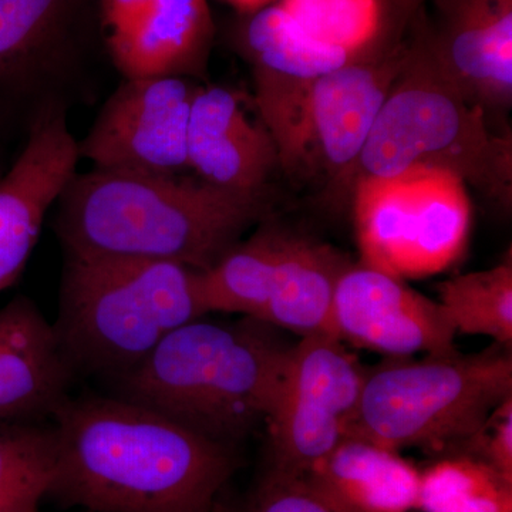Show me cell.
<instances>
[{"mask_svg": "<svg viewBox=\"0 0 512 512\" xmlns=\"http://www.w3.org/2000/svg\"><path fill=\"white\" fill-rule=\"evenodd\" d=\"M49 494L93 512H212L231 446L121 397L66 400L52 417Z\"/></svg>", "mask_w": 512, "mask_h": 512, "instance_id": "1", "label": "cell"}, {"mask_svg": "<svg viewBox=\"0 0 512 512\" xmlns=\"http://www.w3.org/2000/svg\"><path fill=\"white\" fill-rule=\"evenodd\" d=\"M64 251L131 256L207 271L265 215L264 191L197 175L74 173L56 201Z\"/></svg>", "mask_w": 512, "mask_h": 512, "instance_id": "2", "label": "cell"}, {"mask_svg": "<svg viewBox=\"0 0 512 512\" xmlns=\"http://www.w3.org/2000/svg\"><path fill=\"white\" fill-rule=\"evenodd\" d=\"M204 318L173 330L111 383L117 397L231 446L266 424L292 346L259 320Z\"/></svg>", "mask_w": 512, "mask_h": 512, "instance_id": "3", "label": "cell"}, {"mask_svg": "<svg viewBox=\"0 0 512 512\" xmlns=\"http://www.w3.org/2000/svg\"><path fill=\"white\" fill-rule=\"evenodd\" d=\"M200 272L153 259L64 251L53 328L76 375L111 382L173 330L207 316Z\"/></svg>", "mask_w": 512, "mask_h": 512, "instance_id": "4", "label": "cell"}, {"mask_svg": "<svg viewBox=\"0 0 512 512\" xmlns=\"http://www.w3.org/2000/svg\"><path fill=\"white\" fill-rule=\"evenodd\" d=\"M409 29V57L384 101L350 184L417 167L443 170L510 210V131L495 128V117L448 79L413 20Z\"/></svg>", "mask_w": 512, "mask_h": 512, "instance_id": "5", "label": "cell"}, {"mask_svg": "<svg viewBox=\"0 0 512 512\" xmlns=\"http://www.w3.org/2000/svg\"><path fill=\"white\" fill-rule=\"evenodd\" d=\"M512 397L510 348L386 359L366 370L348 436L399 453L466 444Z\"/></svg>", "mask_w": 512, "mask_h": 512, "instance_id": "6", "label": "cell"}, {"mask_svg": "<svg viewBox=\"0 0 512 512\" xmlns=\"http://www.w3.org/2000/svg\"><path fill=\"white\" fill-rule=\"evenodd\" d=\"M352 187L359 264L404 281L447 271L466 251L473 207L456 174L417 167Z\"/></svg>", "mask_w": 512, "mask_h": 512, "instance_id": "7", "label": "cell"}, {"mask_svg": "<svg viewBox=\"0 0 512 512\" xmlns=\"http://www.w3.org/2000/svg\"><path fill=\"white\" fill-rule=\"evenodd\" d=\"M365 375L333 336H305L292 346L266 420L272 470L305 476L348 436Z\"/></svg>", "mask_w": 512, "mask_h": 512, "instance_id": "8", "label": "cell"}, {"mask_svg": "<svg viewBox=\"0 0 512 512\" xmlns=\"http://www.w3.org/2000/svg\"><path fill=\"white\" fill-rule=\"evenodd\" d=\"M237 45L254 76L259 119L278 148L286 171L306 163L305 120L309 97L323 74L352 57L309 36L279 3L239 25Z\"/></svg>", "mask_w": 512, "mask_h": 512, "instance_id": "9", "label": "cell"}, {"mask_svg": "<svg viewBox=\"0 0 512 512\" xmlns=\"http://www.w3.org/2000/svg\"><path fill=\"white\" fill-rule=\"evenodd\" d=\"M197 87L174 76L124 79L101 107L79 157L96 170L134 174H184L187 137Z\"/></svg>", "mask_w": 512, "mask_h": 512, "instance_id": "10", "label": "cell"}, {"mask_svg": "<svg viewBox=\"0 0 512 512\" xmlns=\"http://www.w3.org/2000/svg\"><path fill=\"white\" fill-rule=\"evenodd\" d=\"M330 335L387 359L456 350V332L439 303L362 264H349L333 298Z\"/></svg>", "mask_w": 512, "mask_h": 512, "instance_id": "11", "label": "cell"}, {"mask_svg": "<svg viewBox=\"0 0 512 512\" xmlns=\"http://www.w3.org/2000/svg\"><path fill=\"white\" fill-rule=\"evenodd\" d=\"M409 36L323 74L309 97L306 163L336 183L350 184L367 138L409 57Z\"/></svg>", "mask_w": 512, "mask_h": 512, "instance_id": "12", "label": "cell"}, {"mask_svg": "<svg viewBox=\"0 0 512 512\" xmlns=\"http://www.w3.org/2000/svg\"><path fill=\"white\" fill-rule=\"evenodd\" d=\"M97 15L124 79L207 72L215 35L207 0H97Z\"/></svg>", "mask_w": 512, "mask_h": 512, "instance_id": "13", "label": "cell"}, {"mask_svg": "<svg viewBox=\"0 0 512 512\" xmlns=\"http://www.w3.org/2000/svg\"><path fill=\"white\" fill-rule=\"evenodd\" d=\"M413 22L460 92L493 117L512 104V0H433Z\"/></svg>", "mask_w": 512, "mask_h": 512, "instance_id": "14", "label": "cell"}, {"mask_svg": "<svg viewBox=\"0 0 512 512\" xmlns=\"http://www.w3.org/2000/svg\"><path fill=\"white\" fill-rule=\"evenodd\" d=\"M79 158L63 104L40 107L22 153L0 177V292L22 275L47 211L76 173Z\"/></svg>", "mask_w": 512, "mask_h": 512, "instance_id": "15", "label": "cell"}, {"mask_svg": "<svg viewBox=\"0 0 512 512\" xmlns=\"http://www.w3.org/2000/svg\"><path fill=\"white\" fill-rule=\"evenodd\" d=\"M93 25L97 0H0V87L50 93L72 72Z\"/></svg>", "mask_w": 512, "mask_h": 512, "instance_id": "16", "label": "cell"}, {"mask_svg": "<svg viewBox=\"0 0 512 512\" xmlns=\"http://www.w3.org/2000/svg\"><path fill=\"white\" fill-rule=\"evenodd\" d=\"M76 372L53 323L28 296L0 309V426L52 421Z\"/></svg>", "mask_w": 512, "mask_h": 512, "instance_id": "17", "label": "cell"}, {"mask_svg": "<svg viewBox=\"0 0 512 512\" xmlns=\"http://www.w3.org/2000/svg\"><path fill=\"white\" fill-rule=\"evenodd\" d=\"M188 170L207 183L238 191H264L279 167L275 140L241 99L221 86H198L187 137Z\"/></svg>", "mask_w": 512, "mask_h": 512, "instance_id": "18", "label": "cell"}, {"mask_svg": "<svg viewBox=\"0 0 512 512\" xmlns=\"http://www.w3.org/2000/svg\"><path fill=\"white\" fill-rule=\"evenodd\" d=\"M420 477L397 451L346 436L299 478L338 512H409L419 507Z\"/></svg>", "mask_w": 512, "mask_h": 512, "instance_id": "19", "label": "cell"}, {"mask_svg": "<svg viewBox=\"0 0 512 512\" xmlns=\"http://www.w3.org/2000/svg\"><path fill=\"white\" fill-rule=\"evenodd\" d=\"M349 264L338 249L285 232L259 322L301 338L330 335L333 298Z\"/></svg>", "mask_w": 512, "mask_h": 512, "instance_id": "20", "label": "cell"}, {"mask_svg": "<svg viewBox=\"0 0 512 512\" xmlns=\"http://www.w3.org/2000/svg\"><path fill=\"white\" fill-rule=\"evenodd\" d=\"M309 36L352 59L400 42L410 25L386 0H279Z\"/></svg>", "mask_w": 512, "mask_h": 512, "instance_id": "21", "label": "cell"}, {"mask_svg": "<svg viewBox=\"0 0 512 512\" xmlns=\"http://www.w3.org/2000/svg\"><path fill=\"white\" fill-rule=\"evenodd\" d=\"M285 232L262 227L239 241L207 271L200 272L208 313H239L258 320L268 301Z\"/></svg>", "mask_w": 512, "mask_h": 512, "instance_id": "22", "label": "cell"}, {"mask_svg": "<svg viewBox=\"0 0 512 512\" xmlns=\"http://www.w3.org/2000/svg\"><path fill=\"white\" fill-rule=\"evenodd\" d=\"M437 303L456 335L487 336L511 348V254L493 268L441 282Z\"/></svg>", "mask_w": 512, "mask_h": 512, "instance_id": "23", "label": "cell"}, {"mask_svg": "<svg viewBox=\"0 0 512 512\" xmlns=\"http://www.w3.org/2000/svg\"><path fill=\"white\" fill-rule=\"evenodd\" d=\"M55 467L52 423L0 426V512H39Z\"/></svg>", "mask_w": 512, "mask_h": 512, "instance_id": "24", "label": "cell"}, {"mask_svg": "<svg viewBox=\"0 0 512 512\" xmlns=\"http://www.w3.org/2000/svg\"><path fill=\"white\" fill-rule=\"evenodd\" d=\"M424 512H512V483L470 456L437 461L420 477Z\"/></svg>", "mask_w": 512, "mask_h": 512, "instance_id": "25", "label": "cell"}, {"mask_svg": "<svg viewBox=\"0 0 512 512\" xmlns=\"http://www.w3.org/2000/svg\"><path fill=\"white\" fill-rule=\"evenodd\" d=\"M248 512H338L306 487L301 478L269 471L249 503Z\"/></svg>", "mask_w": 512, "mask_h": 512, "instance_id": "26", "label": "cell"}, {"mask_svg": "<svg viewBox=\"0 0 512 512\" xmlns=\"http://www.w3.org/2000/svg\"><path fill=\"white\" fill-rule=\"evenodd\" d=\"M466 444L470 457L483 461L512 483V397L491 413Z\"/></svg>", "mask_w": 512, "mask_h": 512, "instance_id": "27", "label": "cell"}, {"mask_svg": "<svg viewBox=\"0 0 512 512\" xmlns=\"http://www.w3.org/2000/svg\"><path fill=\"white\" fill-rule=\"evenodd\" d=\"M390 8L396 13L397 18L410 25L414 16L424 8L427 0H386Z\"/></svg>", "mask_w": 512, "mask_h": 512, "instance_id": "28", "label": "cell"}, {"mask_svg": "<svg viewBox=\"0 0 512 512\" xmlns=\"http://www.w3.org/2000/svg\"><path fill=\"white\" fill-rule=\"evenodd\" d=\"M225 2L234 6L239 12L248 15V13H254L256 10H261L266 8V6L272 5L275 0H225Z\"/></svg>", "mask_w": 512, "mask_h": 512, "instance_id": "29", "label": "cell"}]
</instances>
